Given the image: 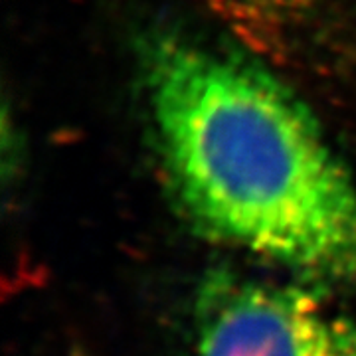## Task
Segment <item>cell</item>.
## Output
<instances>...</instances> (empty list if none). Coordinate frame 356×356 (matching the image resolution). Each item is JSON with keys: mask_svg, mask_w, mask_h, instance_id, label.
I'll list each match as a JSON object with an SVG mask.
<instances>
[{"mask_svg": "<svg viewBox=\"0 0 356 356\" xmlns=\"http://www.w3.org/2000/svg\"><path fill=\"white\" fill-rule=\"evenodd\" d=\"M165 177L208 238L356 285V184L315 115L252 56L178 28L139 48Z\"/></svg>", "mask_w": 356, "mask_h": 356, "instance_id": "1", "label": "cell"}, {"mask_svg": "<svg viewBox=\"0 0 356 356\" xmlns=\"http://www.w3.org/2000/svg\"><path fill=\"white\" fill-rule=\"evenodd\" d=\"M194 356H356V323L305 283L216 273L194 307Z\"/></svg>", "mask_w": 356, "mask_h": 356, "instance_id": "2", "label": "cell"}, {"mask_svg": "<svg viewBox=\"0 0 356 356\" xmlns=\"http://www.w3.org/2000/svg\"><path fill=\"white\" fill-rule=\"evenodd\" d=\"M206 4L252 50L277 54L285 50L313 0H206Z\"/></svg>", "mask_w": 356, "mask_h": 356, "instance_id": "3", "label": "cell"}]
</instances>
